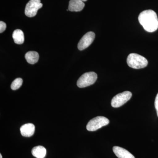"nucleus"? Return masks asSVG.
Masks as SVG:
<instances>
[{
  "label": "nucleus",
  "instance_id": "11",
  "mask_svg": "<svg viewBox=\"0 0 158 158\" xmlns=\"http://www.w3.org/2000/svg\"><path fill=\"white\" fill-rule=\"evenodd\" d=\"M32 154L34 156L37 158H44L46 155L47 151L43 146H37L33 148Z\"/></svg>",
  "mask_w": 158,
  "mask_h": 158
},
{
  "label": "nucleus",
  "instance_id": "13",
  "mask_svg": "<svg viewBox=\"0 0 158 158\" xmlns=\"http://www.w3.org/2000/svg\"><path fill=\"white\" fill-rule=\"evenodd\" d=\"M12 38L14 42L16 44H23L24 41L23 32L19 29L15 30L12 34Z\"/></svg>",
  "mask_w": 158,
  "mask_h": 158
},
{
  "label": "nucleus",
  "instance_id": "7",
  "mask_svg": "<svg viewBox=\"0 0 158 158\" xmlns=\"http://www.w3.org/2000/svg\"><path fill=\"white\" fill-rule=\"evenodd\" d=\"M95 37V34L93 32H89L85 34L78 44L79 50H83L88 48L93 43Z\"/></svg>",
  "mask_w": 158,
  "mask_h": 158
},
{
  "label": "nucleus",
  "instance_id": "3",
  "mask_svg": "<svg viewBox=\"0 0 158 158\" xmlns=\"http://www.w3.org/2000/svg\"><path fill=\"white\" fill-rule=\"evenodd\" d=\"M109 123V119L104 116H97L90 120L88 123L86 128L88 131H94L103 127L107 125Z\"/></svg>",
  "mask_w": 158,
  "mask_h": 158
},
{
  "label": "nucleus",
  "instance_id": "6",
  "mask_svg": "<svg viewBox=\"0 0 158 158\" xmlns=\"http://www.w3.org/2000/svg\"><path fill=\"white\" fill-rule=\"evenodd\" d=\"M42 6L40 0H30L26 5L25 14L27 17H34L37 15L38 10L41 9Z\"/></svg>",
  "mask_w": 158,
  "mask_h": 158
},
{
  "label": "nucleus",
  "instance_id": "17",
  "mask_svg": "<svg viewBox=\"0 0 158 158\" xmlns=\"http://www.w3.org/2000/svg\"><path fill=\"white\" fill-rule=\"evenodd\" d=\"M81 1H82L83 2H86V1H88V0H81Z\"/></svg>",
  "mask_w": 158,
  "mask_h": 158
},
{
  "label": "nucleus",
  "instance_id": "9",
  "mask_svg": "<svg viewBox=\"0 0 158 158\" xmlns=\"http://www.w3.org/2000/svg\"><path fill=\"white\" fill-rule=\"evenodd\" d=\"M20 132L23 137H30L34 135L35 131V126L32 123H27L20 128Z\"/></svg>",
  "mask_w": 158,
  "mask_h": 158
},
{
  "label": "nucleus",
  "instance_id": "15",
  "mask_svg": "<svg viewBox=\"0 0 158 158\" xmlns=\"http://www.w3.org/2000/svg\"><path fill=\"white\" fill-rule=\"evenodd\" d=\"M6 23L1 21L0 22V33H3L6 30Z\"/></svg>",
  "mask_w": 158,
  "mask_h": 158
},
{
  "label": "nucleus",
  "instance_id": "8",
  "mask_svg": "<svg viewBox=\"0 0 158 158\" xmlns=\"http://www.w3.org/2000/svg\"><path fill=\"white\" fill-rule=\"evenodd\" d=\"M113 151L118 158H135V156L123 148L114 146Z\"/></svg>",
  "mask_w": 158,
  "mask_h": 158
},
{
  "label": "nucleus",
  "instance_id": "4",
  "mask_svg": "<svg viewBox=\"0 0 158 158\" xmlns=\"http://www.w3.org/2000/svg\"><path fill=\"white\" fill-rule=\"evenodd\" d=\"M98 76L93 72L86 73L80 77L77 82V85L80 88H84L93 85L96 82Z\"/></svg>",
  "mask_w": 158,
  "mask_h": 158
},
{
  "label": "nucleus",
  "instance_id": "2",
  "mask_svg": "<svg viewBox=\"0 0 158 158\" xmlns=\"http://www.w3.org/2000/svg\"><path fill=\"white\" fill-rule=\"evenodd\" d=\"M127 65L129 67L135 69H140L146 67L148 62L146 58L136 53H131L128 56Z\"/></svg>",
  "mask_w": 158,
  "mask_h": 158
},
{
  "label": "nucleus",
  "instance_id": "16",
  "mask_svg": "<svg viewBox=\"0 0 158 158\" xmlns=\"http://www.w3.org/2000/svg\"><path fill=\"white\" fill-rule=\"evenodd\" d=\"M155 106L157 114L158 116V93L157 94L156 96L155 101Z\"/></svg>",
  "mask_w": 158,
  "mask_h": 158
},
{
  "label": "nucleus",
  "instance_id": "14",
  "mask_svg": "<svg viewBox=\"0 0 158 158\" xmlns=\"http://www.w3.org/2000/svg\"><path fill=\"white\" fill-rule=\"evenodd\" d=\"M23 79L21 78H18L12 82L11 86V89L13 90H16L20 88L23 84Z\"/></svg>",
  "mask_w": 158,
  "mask_h": 158
},
{
  "label": "nucleus",
  "instance_id": "12",
  "mask_svg": "<svg viewBox=\"0 0 158 158\" xmlns=\"http://www.w3.org/2000/svg\"><path fill=\"white\" fill-rule=\"evenodd\" d=\"M39 54L35 51L27 52L25 55L26 60L30 64H34L37 63L39 60Z\"/></svg>",
  "mask_w": 158,
  "mask_h": 158
},
{
  "label": "nucleus",
  "instance_id": "18",
  "mask_svg": "<svg viewBox=\"0 0 158 158\" xmlns=\"http://www.w3.org/2000/svg\"><path fill=\"white\" fill-rule=\"evenodd\" d=\"M0 158H2V155L1 154H0Z\"/></svg>",
  "mask_w": 158,
  "mask_h": 158
},
{
  "label": "nucleus",
  "instance_id": "1",
  "mask_svg": "<svg viewBox=\"0 0 158 158\" xmlns=\"http://www.w3.org/2000/svg\"><path fill=\"white\" fill-rule=\"evenodd\" d=\"M138 21L147 32L152 33L158 29V16L153 10H144L141 12L138 16Z\"/></svg>",
  "mask_w": 158,
  "mask_h": 158
},
{
  "label": "nucleus",
  "instance_id": "10",
  "mask_svg": "<svg viewBox=\"0 0 158 158\" xmlns=\"http://www.w3.org/2000/svg\"><path fill=\"white\" fill-rule=\"evenodd\" d=\"M85 6V4L81 0H70L69 5L68 9L71 11H82Z\"/></svg>",
  "mask_w": 158,
  "mask_h": 158
},
{
  "label": "nucleus",
  "instance_id": "5",
  "mask_svg": "<svg viewBox=\"0 0 158 158\" xmlns=\"http://www.w3.org/2000/svg\"><path fill=\"white\" fill-rule=\"evenodd\" d=\"M131 92L125 91L118 94L114 97L111 101V106L113 107L118 108L125 104L131 98Z\"/></svg>",
  "mask_w": 158,
  "mask_h": 158
}]
</instances>
